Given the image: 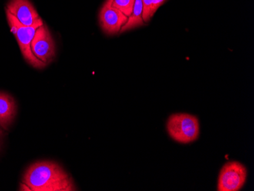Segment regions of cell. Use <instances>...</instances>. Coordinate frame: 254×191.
Here are the masks:
<instances>
[{"mask_svg": "<svg viewBox=\"0 0 254 191\" xmlns=\"http://www.w3.org/2000/svg\"><path fill=\"white\" fill-rule=\"evenodd\" d=\"M6 11L25 26L42 25L44 24V21L29 0H10L7 4Z\"/></svg>", "mask_w": 254, "mask_h": 191, "instance_id": "52a82bcc", "label": "cell"}, {"mask_svg": "<svg viewBox=\"0 0 254 191\" xmlns=\"http://www.w3.org/2000/svg\"><path fill=\"white\" fill-rule=\"evenodd\" d=\"M16 115V105L12 97L0 92V127L8 129Z\"/></svg>", "mask_w": 254, "mask_h": 191, "instance_id": "ba28073f", "label": "cell"}, {"mask_svg": "<svg viewBox=\"0 0 254 191\" xmlns=\"http://www.w3.org/2000/svg\"><path fill=\"white\" fill-rule=\"evenodd\" d=\"M31 48L34 55L47 65L55 58V43L45 24L37 28L31 41Z\"/></svg>", "mask_w": 254, "mask_h": 191, "instance_id": "5b68a950", "label": "cell"}, {"mask_svg": "<svg viewBox=\"0 0 254 191\" xmlns=\"http://www.w3.org/2000/svg\"><path fill=\"white\" fill-rule=\"evenodd\" d=\"M167 130L169 136L176 142L190 143L199 137V120L189 114H175L168 118Z\"/></svg>", "mask_w": 254, "mask_h": 191, "instance_id": "7a4b0ae2", "label": "cell"}, {"mask_svg": "<svg viewBox=\"0 0 254 191\" xmlns=\"http://www.w3.org/2000/svg\"><path fill=\"white\" fill-rule=\"evenodd\" d=\"M2 136H3V132H2V129H0V146H1V144H2Z\"/></svg>", "mask_w": 254, "mask_h": 191, "instance_id": "4fadbf2b", "label": "cell"}, {"mask_svg": "<svg viewBox=\"0 0 254 191\" xmlns=\"http://www.w3.org/2000/svg\"><path fill=\"white\" fill-rule=\"evenodd\" d=\"M7 20H8V25H9L11 31L19 45L21 49V54L25 58V61L37 69H43L47 65L45 63L38 60V58L34 55L31 48V41L34 38V34L36 31L37 28L41 25H34V26H25L20 23L18 20L15 16L11 15L10 12L6 11Z\"/></svg>", "mask_w": 254, "mask_h": 191, "instance_id": "3957f363", "label": "cell"}, {"mask_svg": "<svg viewBox=\"0 0 254 191\" xmlns=\"http://www.w3.org/2000/svg\"><path fill=\"white\" fill-rule=\"evenodd\" d=\"M23 182L30 191H76L73 181L62 167L54 162H38L28 168Z\"/></svg>", "mask_w": 254, "mask_h": 191, "instance_id": "6da1fadb", "label": "cell"}, {"mask_svg": "<svg viewBox=\"0 0 254 191\" xmlns=\"http://www.w3.org/2000/svg\"><path fill=\"white\" fill-rule=\"evenodd\" d=\"M248 171L243 164L229 162L225 164L218 176V191H238L246 182Z\"/></svg>", "mask_w": 254, "mask_h": 191, "instance_id": "277c9868", "label": "cell"}, {"mask_svg": "<svg viewBox=\"0 0 254 191\" xmlns=\"http://www.w3.org/2000/svg\"><path fill=\"white\" fill-rule=\"evenodd\" d=\"M113 0H106L99 14V21L103 31L108 35H114L121 31L128 18L113 5Z\"/></svg>", "mask_w": 254, "mask_h": 191, "instance_id": "8992f818", "label": "cell"}, {"mask_svg": "<svg viewBox=\"0 0 254 191\" xmlns=\"http://www.w3.org/2000/svg\"><path fill=\"white\" fill-rule=\"evenodd\" d=\"M143 22L142 0H135L132 14L128 18L127 23L121 28L120 33L125 32V31L141 26V25H143Z\"/></svg>", "mask_w": 254, "mask_h": 191, "instance_id": "9c48e42d", "label": "cell"}, {"mask_svg": "<svg viewBox=\"0 0 254 191\" xmlns=\"http://www.w3.org/2000/svg\"><path fill=\"white\" fill-rule=\"evenodd\" d=\"M142 19L144 22H148L150 18V11L152 7V0H142Z\"/></svg>", "mask_w": 254, "mask_h": 191, "instance_id": "8fae6325", "label": "cell"}, {"mask_svg": "<svg viewBox=\"0 0 254 191\" xmlns=\"http://www.w3.org/2000/svg\"><path fill=\"white\" fill-rule=\"evenodd\" d=\"M165 2V0H152V7H151V11H150V18H152L154 16L158 8Z\"/></svg>", "mask_w": 254, "mask_h": 191, "instance_id": "7c38bea8", "label": "cell"}, {"mask_svg": "<svg viewBox=\"0 0 254 191\" xmlns=\"http://www.w3.org/2000/svg\"><path fill=\"white\" fill-rule=\"evenodd\" d=\"M135 0H113V5L129 17L132 14Z\"/></svg>", "mask_w": 254, "mask_h": 191, "instance_id": "30bf717a", "label": "cell"}]
</instances>
